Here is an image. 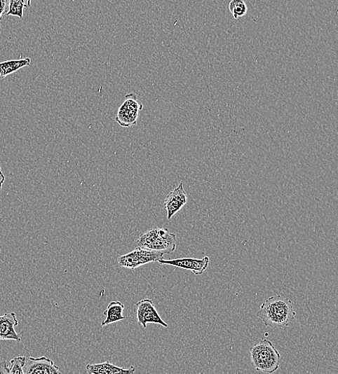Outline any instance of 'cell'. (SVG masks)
I'll return each mask as SVG.
<instances>
[{"instance_id": "5", "label": "cell", "mask_w": 338, "mask_h": 374, "mask_svg": "<svg viewBox=\"0 0 338 374\" xmlns=\"http://www.w3.org/2000/svg\"><path fill=\"white\" fill-rule=\"evenodd\" d=\"M126 100L120 106L116 120L123 127L137 125L139 113L143 105L137 101L136 95L131 93L126 95Z\"/></svg>"}, {"instance_id": "11", "label": "cell", "mask_w": 338, "mask_h": 374, "mask_svg": "<svg viewBox=\"0 0 338 374\" xmlns=\"http://www.w3.org/2000/svg\"><path fill=\"white\" fill-rule=\"evenodd\" d=\"M86 369L90 374H132L136 368L134 366L130 368H122L106 361L97 364H88Z\"/></svg>"}, {"instance_id": "19", "label": "cell", "mask_w": 338, "mask_h": 374, "mask_svg": "<svg viewBox=\"0 0 338 374\" xmlns=\"http://www.w3.org/2000/svg\"><path fill=\"white\" fill-rule=\"evenodd\" d=\"M5 181H6V176L4 175L1 167H0V191H2Z\"/></svg>"}, {"instance_id": "18", "label": "cell", "mask_w": 338, "mask_h": 374, "mask_svg": "<svg viewBox=\"0 0 338 374\" xmlns=\"http://www.w3.org/2000/svg\"><path fill=\"white\" fill-rule=\"evenodd\" d=\"M9 373V368L7 361H0V374Z\"/></svg>"}, {"instance_id": "13", "label": "cell", "mask_w": 338, "mask_h": 374, "mask_svg": "<svg viewBox=\"0 0 338 374\" xmlns=\"http://www.w3.org/2000/svg\"><path fill=\"white\" fill-rule=\"evenodd\" d=\"M32 60L30 58L9 60L0 62V80L5 79L9 75L15 73L20 69L30 66Z\"/></svg>"}, {"instance_id": "17", "label": "cell", "mask_w": 338, "mask_h": 374, "mask_svg": "<svg viewBox=\"0 0 338 374\" xmlns=\"http://www.w3.org/2000/svg\"><path fill=\"white\" fill-rule=\"evenodd\" d=\"M7 0H0V21L2 20L4 15L7 13ZM0 28H1V26H0Z\"/></svg>"}, {"instance_id": "2", "label": "cell", "mask_w": 338, "mask_h": 374, "mask_svg": "<svg viewBox=\"0 0 338 374\" xmlns=\"http://www.w3.org/2000/svg\"><path fill=\"white\" fill-rule=\"evenodd\" d=\"M251 360L255 369L266 373H273L279 368L280 354L271 341L262 340L250 349Z\"/></svg>"}, {"instance_id": "3", "label": "cell", "mask_w": 338, "mask_h": 374, "mask_svg": "<svg viewBox=\"0 0 338 374\" xmlns=\"http://www.w3.org/2000/svg\"><path fill=\"white\" fill-rule=\"evenodd\" d=\"M176 235L167 228H154L142 234L137 245L145 249L163 254H171L176 249Z\"/></svg>"}, {"instance_id": "7", "label": "cell", "mask_w": 338, "mask_h": 374, "mask_svg": "<svg viewBox=\"0 0 338 374\" xmlns=\"http://www.w3.org/2000/svg\"><path fill=\"white\" fill-rule=\"evenodd\" d=\"M162 265H170L177 268L193 272L195 275H201L209 266L210 259L208 256L201 258H181L175 259H161L158 261Z\"/></svg>"}, {"instance_id": "14", "label": "cell", "mask_w": 338, "mask_h": 374, "mask_svg": "<svg viewBox=\"0 0 338 374\" xmlns=\"http://www.w3.org/2000/svg\"><path fill=\"white\" fill-rule=\"evenodd\" d=\"M31 5L32 0H8L6 15L22 18L24 8H30Z\"/></svg>"}, {"instance_id": "15", "label": "cell", "mask_w": 338, "mask_h": 374, "mask_svg": "<svg viewBox=\"0 0 338 374\" xmlns=\"http://www.w3.org/2000/svg\"><path fill=\"white\" fill-rule=\"evenodd\" d=\"M229 11L233 18L238 20L246 15L248 7L244 0H231L229 4Z\"/></svg>"}, {"instance_id": "6", "label": "cell", "mask_w": 338, "mask_h": 374, "mask_svg": "<svg viewBox=\"0 0 338 374\" xmlns=\"http://www.w3.org/2000/svg\"><path fill=\"white\" fill-rule=\"evenodd\" d=\"M136 307L138 324L144 328H147V324H159L164 328L168 327L151 300H142L136 304Z\"/></svg>"}, {"instance_id": "1", "label": "cell", "mask_w": 338, "mask_h": 374, "mask_svg": "<svg viewBox=\"0 0 338 374\" xmlns=\"http://www.w3.org/2000/svg\"><path fill=\"white\" fill-rule=\"evenodd\" d=\"M257 316L266 327L278 329L290 327L295 321L296 312L291 300L276 296L262 305Z\"/></svg>"}, {"instance_id": "9", "label": "cell", "mask_w": 338, "mask_h": 374, "mask_svg": "<svg viewBox=\"0 0 338 374\" xmlns=\"http://www.w3.org/2000/svg\"><path fill=\"white\" fill-rule=\"evenodd\" d=\"M188 197L183 183L167 196L164 206L168 212V219L170 220L187 203Z\"/></svg>"}, {"instance_id": "12", "label": "cell", "mask_w": 338, "mask_h": 374, "mask_svg": "<svg viewBox=\"0 0 338 374\" xmlns=\"http://www.w3.org/2000/svg\"><path fill=\"white\" fill-rule=\"evenodd\" d=\"M124 305L121 302H111L107 310L104 311V315L106 319L101 323V327H105L109 325L121 321L126 318L123 314Z\"/></svg>"}, {"instance_id": "10", "label": "cell", "mask_w": 338, "mask_h": 374, "mask_svg": "<svg viewBox=\"0 0 338 374\" xmlns=\"http://www.w3.org/2000/svg\"><path fill=\"white\" fill-rule=\"evenodd\" d=\"M18 326V320L15 312H6L0 315V340H13L21 341L20 337L15 331Z\"/></svg>"}, {"instance_id": "16", "label": "cell", "mask_w": 338, "mask_h": 374, "mask_svg": "<svg viewBox=\"0 0 338 374\" xmlns=\"http://www.w3.org/2000/svg\"><path fill=\"white\" fill-rule=\"evenodd\" d=\"M25 363V356H18L11 361L9 373L11 374H24L23 366Z\"/></svg>"}, {"instance_id": "8", "label": "cell", "mask_w": 338, "mask_h": 374, "mask_svg": "<svg viewBox=\"0 0 338 374\" xmlns=\"http://www.w3.org/2000/svg\"><path fill=\"white\" fill-rule=\"evenodd\" d=\"M63 371L55 365L53 361L41 356L39 358L25 357L23 366L24 374H55Z\"/></svg>"}, {"instance_id": "4", "label": "cell", "mask_w": 338, "mask_h": 374, "mask_svg": "<svg viewBox=\"0 0 338 374\" xmlns=\"http://www.w3.org/2000/svg\"><path fill=\"white\" fill-rule=\"evenodd\" d=\"M164 254L138 247L132 252L118 258L120 266L128 270H135L138 267L151 262H157L163 258Z\"/></svg>"}]
</instances>
